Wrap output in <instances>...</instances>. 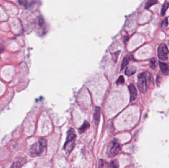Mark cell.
Listing matches in <instances>:
<instances>
[{"label": "cell", "instance_id": "1", "mask_svg": "<svg viewBox=\"0 0 169 168\" xmlns=\"http://www.w3.org/2000/svg\"><path fill=\"white\" fill-rule=\"evenodd\" d=\"M76 138L75 131L72 128L68 130L67 134L66 140L64 146V150L66 154H69L74 149Z\"/></svg>", "mask_w": 169, "mask_h": 168}, {"label": "cell", "instance_id": "2", "mask_svg": "<svg viewBox=\"0 0 169 168\" xmlns=\"http://www.w3.org/2000/svg\"><path fill=\"white\" fill-rule=\"evenodd\" d=\"M121 150V146L116 139L112 140L109 144L107 148V155L109 157H113L118 154Z\"/></svg>", "mask_w": 169, "mask_h": 168}, {"label": "cell", "instance_id": "3", "mask_svg": "<svg viewBox=\"0 0 169 168\" xmlns=\"http://www.w3.org/2000/svg\"><path fill=\"white\" fill-rule=\"evenodd\" d=\"M137 87L140 92L144 93L147 91V83L146 75L144 73H142L138 75Z\"/></svg>", "mask_w": 169, "mask_h": 168}, {"label": "cell", "instance_id": "4", "mask_svg": "<svg viewBox=\"0 0 169 168\" xmlns=\"http://www.w3.org/2000/svg\"><path fill=\"white\" fill-rule=\"evenodd\" d=\"M169 51L167 47L164 44H162L159 46L158 48V55L160 59L165 61L168 58Z\"/></svg>", "mask_w": 169, "mask_h": 168}, {"label": "cell", "instance_id": "5", "mask_svg": "<svg viewBox=\"0 0 169 168\" xmlns=\"http://www.w3.org/2000/svg\"><path fill=\"white\" fill-rule=\"evenodd\" d=\"M128 88L130 93L131 101H133L135 100L137 97V90L136 87L133 83H131L129 85Z\"/></svg>", "mask_w": 169, "mask_h": 168}, {"label": "cell", "instance_id": "6", "mask_svg": "<svg viewBox=\"0 0 169 168\" xmlns=\"http://www.w3.org/2000/svg\"><path fill=\"white\" fill-rule=\"evenodd\" d=\"M101 116V108L100 107H96L95 108L94 113V120L96 125H98L100 123V118Z\"/></svg>", "mask_w": 169, "mask_h": 168}, {"label": "cell", "instance_id": "7", "mask_svg": "<svg viewBox=\"0 0 169 168\" xmlns=\"http://www.w3.org/2000/svg\"><path fill=\"white\" fill-rule=\"evenodd\" d=\"M39 155L42 154L47 147V141L45 139H40L38 143Z\"/></svg>", "mask_w": 169, "mask_h": 168}, {"label": "cell", "instance_id": "8", "mask_svg": "<svg viewBox=\"0 0 169 168\" xmlns=\"http://www.w3.org/2000/svg\"><path fill=\"white\" fill-rule=\"evenodd\" d=\"M159 65L160 70L162 74L165 75H169V67L166 63H162L161 62H159Z\"/></svg>", "mask_w": 169, "mask_h": 168}, {"label": "cell", "instance_id": "9", "mask_svg": "<svg viewBox=\"0 0 169 168\" xmlns=\"http://www.w3.org/2000/svg\"><path fill=\"white\" fill-rule=\"evenodd\" d=\"M29 152L32 157H36L40 155L38 144H33L30 148Z\"/></svg>", "mask_w": 169, "mask_h": 168}, {"label": "cell", "instance_id": "10", "mask_svg": "<svg viewBox=\"0 0 169 168\" xmlns=\"http://www.w3.org/2000/svg\"><path fill=\"white\" fill-rule=\"evenodd\" d=\"M136 71V67L133 65H131L126 68L125 70V75L128 76H131L135 74Z\"/></svg>", "mask_w": 169, "mask_h": 168}, {"label": "cell", "instance_id": "11", "mask_svg": "<svg viewBox=\"0 0 169 168\" xmlns=\"http://www.w3.org/2000/svg\"><path fill=\"white\" fill-rule=\"evenodd\" d=\"M90 126V124L89 122L87 121H85L83 123V125L78 129L79 133L80 134L84 133L89 128Z\"/></svg>", "mask_w": 169, "mask_h": 168}, {"label": "cell", "instance_id": "12", "mask_svg": "<svg viewBox=\"0 0 169 168\" xmlns=\"http://www.w3.org/2000/svg\"><path fill=\"white\" fill-rule=\"evenodd\" d=\"M130 60H131L130 56L127 55L124 57L123 60L122 62V64H121V70H122L124 69V68L128 64V63H129Z\"/></svg>", "mask_w": 169, "mask_h": 168}, {"label": "cell", "instance_id": "13", "mask_svg": "<svg viewBox=\"0 0 169 168\" xmlns=\"http://www.w3.org/2000/svg\"><path fill=\"white\" fill-rule=\"evenodd\" d=\"M119 164L117 160H114L110 162L108 168H119Z\"/></svg>", "mask_w": 169, "mask_h": 168}, {"label": "cell", "instance_id": "14", "mask_svg": "<svg viewBox=\"0 0 169 168\" xmlns=\"http://www.w3.org/2000/svg\"><path fill=\"white\" fill-rule=\"evenodd\" d=\"M169 7V3L168 2H165L164 4H163L161 12V14L162 16H164L165 14H166V11L168 9Z\"/></svg>", "mask_w": 169, "mask_h": 168}, {"label": "cell", "instance_id": "15", "mask_svg": "<svg viewBox=\"0 0 169 168\" xmlns=\"http://www.w3.org/2000/svg\"><path fill=\"white\" fill-rule=\"evenodd\" d=\"M157 1L156 0H150L148 1V2H147L145 5V9H148L150 8V6H152L153 5H155L157 3Z\"/></svg>", "mask_w": 169, "mask_h": 168}, {"label": "cell", "instance_id": "16", "mask_svg": "<svg viewBox=\"0 0 169 168\" xmlns=\"http://www.w3.org/2000/svg\"><path fill=\"white\" fill-rule=\"evenodd\" d=\"M150 67L152 70L155 69L156 67V61L155 59H152L150 61Z\"/></svg>", "mask_w": 169, "mask_h": 168}, {"label": "cell", "instance_id": "17", "mask_svg": "<svg viewBox=\"0 0 169 168\" xmlns=\"http://www.w3.org/2000/svg\"><path fill=\"white\" fill-rule=\"evenodd\" d=\"M125 82L124 77L122 75H121L119 77L116 83L117 84H122L124 83Z\"/></svg>", "mask_w": 169, "mask_h": 168}, {"label": "cell", "instance_id": "18", "mask_svg": "<svg viewBox=\"0 0 169 168\" xmlns=\"http://www.w3.org/2000/svg\"><path fill=\"white\" fill-rule=\"evenodd\" d=\"M20 167H21V163L20 162H15L12 164L10 168H20Z\"/></svg>", "mask_w": 169, "mask_h": 168}, {"label": "cell", "instance_id": "19", "mask_svg": "<svg viewBox=\"0 0 169 168\" xmlns=\"http://www.w3.org/2000/svg\"><path fill=\"white\" fill-rule=\"evenodd\" d=\"M168 20L167 18H165L164 20L162 23V27H163V28H166L168 25Z\"/></svg>", "mask_w": 169, "mask_h": 168}, {"label": "cell", "instance_id": "20", "mask_svg": "<svg viewBox=\"0 0 169 168\" xmlns=\"http://www.w3.org/2000/svg\"><path fill=\"white\" fill-rule=\"evenodd\" d=\"M104 161L103 159H100L98 163V168H104Z\"/></svg>", "mask_w": 169, "mask_h": 168}, {"label": "cell", "instance_id": "21", "mask_svg": "<svg viewBox=\"0 0 169 168\" xmlns=\"http://www.w3.org/2000/svg\"><path fill=\"white\" fill-rule=\"evenodd\" d=\"M3 47H0V52H2V51H3Z\"/></svg>", "mask_w": 169, "mask_h": 168}]
</instances>
